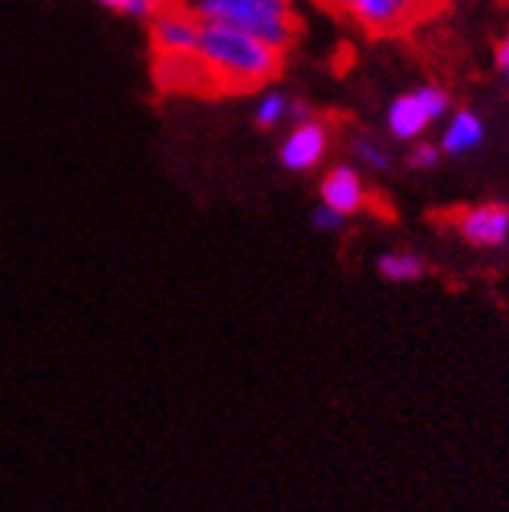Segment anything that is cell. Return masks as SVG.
Here are the masks:
<instances>
[{
	"label": "cell",
	"instance_id": "2",
	"mask_svg": "<svg viewBox=\"0 0 509 512\" xmlns=\"http://www.w3.org/2000/svg\"><path fill=\"white\" fill-rule=\"evenodd\" d=\"M194 10L203 22L232 25L278 47L282 54H288L300 32L294 0H197Z\"/></svg>",
	"mask_w": 509,
	"mask_h": 512
},
{
	"label": "cell",
	"instance_id": "6",
	"mask_svg": "<svg viewBox=\"0 0 509 512\" xmlns=\"http://www.w3.org/2000/svg\"><path fill=\"white\" fill-rule=\"evenodd\" d=\"M154 82L169 94H219L200 54H154Z\"/></svg>",
	"mask_w": 509,
	"mask_h": 512
},
{
	"label": "cell",
	"instance_id": "9",
	"mask_svg": "<svg viewBox=\"0 0 509 512\" xmlns=\"http://www.w3.org/2000/svg\"><path fill=\"white\" fill-rule=\"evenodd\" d=\"M319 197L341 216H356L369 207V188L363 182V175L347 163H338L322 175Z\"/></svg>",
	"mask_w": 509,
	"mask_h": 512
},
{
	"label": "cell",
	"instance_id": "12",
	"mask_svg": "<svg viewBox=\"0 0 509 512\" xmlns=\"http://www.w3.org/2000/svg\"><path fill=\"white\" fill-rule=\"evenodd\" d=\"M291 113V97L282 91H263L257 107H253V122L260 128H278L282 122H288Z\"/></svg>",
	"mask_w": 509,
	"mask_h": 512
},
{
	"label": "cell",
	"instance_id": "14",
	"mask_svg": "<svg viewBox=\"0 0 509 512\" xmlns=\"http://www.w3.org/2000/svg\"><path fill=\"white\" fill-rule=\"evenodd\" d=\"M100 10H107L113 16H125V19H138V22H147L160 10L163 0H94Z\"/></svg>",
	"mask_w": 509,
	"mask_h": 512
},
{
	"label": "cell",
	"instance_id": "8",
	"mask_svg": "<svg viewBox=\"0 0 509 512\" xmlns=\"http://www.w3.org/2000/svg\"><path fill=\"white\" fill-rule=\"evenodd\" d=\"M453 228L475 247H503L509 241V207L506 203H475L453 216Z\"/></svg>",
	"mask_w": 509,
	"mask_h": 512
},
{
	"label": "cell",
	"instance_id": "17",
	"mask_svg": "<svg viewBox=\"0 0 509 512\" xmlns=\"http://www.w3.org/2000/svg\"><path fill=\"white\" fill-rule=\"evenodd\" d=\"M497 69H500L503 79L509 82V29H506V35H503L500 47H497Z\"/></svg>",
	"mask_w": 509,
	"mask_h": 512
},
{
	"label": "cell",
	"instance_id": "18",
	"mask_svg": "<svg viewBox=\"0 0 509 512\" xmlns=\"http://www.w3.org/2000/svg\"><path fill=\"white\" fill-rule=\"evenodd\" d=\"M307 119H313V110H310V104H303V100H291V113H288V122H291V125H297V122H307Z\"/></svg>",
	"mask_w": 509,
	"mask_h": 512
},
{
	"label": "cell",
	"instance_id": "13",
	"mask_svg": "<svg viewBox=\"0 0 509 512\" xmlns=\"http://www.w3.org/2000/svg\"><path fill=\"white\" fill-rule=\"evenodd\" d=\"M350 150H353V157L360 160L369 172H388L394 166L391 150L381 144L378 138H372V135H356L350 141Z\"/></svg>",
	"mask_w": 509,
	"mask_h": 512
},
{
	"label": "cell",
	"instance_id": "4",
	"mask_svg": "<svg viewBox=\"0 0 509 512\" xmlns=\"http://www.w3.org/2000/svg\"><path fill=\"white\" fill-rule=\"evenodd\" d=\"M447 107H450L447 91H441L435 85L413 88V91L394 97V104L388 107V116H385L388 132L397 141L413 144L428 132L431 125L447 116Z\"/></svg>",
	"mask_w": 509,
	"mask_h": 512
},
{
	"label": "cell",
	"instance_id": "10",
	"mask_svg": "<svg viewBox=\"0 0 509 512\" xmlns=\"http://www.w3.org/2000/svg\"><path fill=\"white\" fill-rule=\"evenodd\" d=\"M481 141H485V122H481L478 113L472 110H456L441 132V150L450 153V157H466V153L478 150Z\"/></svg>",
	"mask_w": 509,
	"mask_h": 512
},
{
	"label": "cell",
	"instance_id": "3",
	"mask_svg": "<svg viewBox=\"0 0 509 512\" xmlns=\"http://www.w3.org/2000/svg\"><path fill=\"white\" fill-rule=\"evenodd\" d=\"M335 19L372 38H397L438 16L444 0H316Z\"/></svg>",
	"mask_w": 509,
	"mask_h": 512
},
{
	"label": "cell",
	"instance_id": "5",
	"mask_svg": "<svg viewBox=\"0 0 509 512\" xmlns=\"http://www.w3.org/2000/svg\"><path fill=\"white\" fill-rule=\"evenodd\" d=\"M150 22V47L154 54H197L203 19L197 10L163 0L160 10L147 19Z\"/></svg>",
	"mask_w": 509,
	"mask_h": 512
},
{
	"label": "cell",
	"instance_id": "7",
	"mask_svg": "<svg viewBox=\"0 0 509 512\" xmlns=\"http://www.w3.org/2000/svg\"><path fill=\"white\" fill-rule=\"evenodd\" d=\"M328 144H332V132L322 119H307L291 125V132L282 138V147H278V160L288 172H313L328 153Z\"/></svg>",
	"mask_w": 509,
	"mask_h": 512
},
{
	"label": "cell",
	"instance_id": "11",
	"mask_svg": "<svg viewBox=\"0 0 509 512\" xmlns=\"http://www.w3.org/2000/svg\"><path fill=\"white\" fill-rule=\"evenodd\" d=\"M378 272L381 278L403 285V281H419L425 275V263L413 250H385L378 256Z\"/></svg>",
	"mask_w": 509,
	"mask_h": 512
},
{
	"label": "cell",
	"instance_id": "15",
	"mask_svg": "<svg viewBox=\"0 0 509 512\" xmlns=\"http://www.w3.org/2000/svg\"><path fill=\"white\" fill-rule=\"evenodd\" d=\"M410 166L419 169V172H428V169H435L438 160H441V150L438 144H425V141H413V150H410Z\"/></svg>",
	"mask_w": 509,
	"mask_h": 512
},
{
	"label": "cell",
	"instance_id": "1",
	"mask_svg": "<svg viewBox=\"0 0 509 512\" xmlns=\"http://www.w3.org/2000/svg\"><path fill=\"white\" fill-rule=\"evenodd\" d=\"M197 54L210 66L219 94L263 91L285 66V54L278 47L222 22H203Z\"/></svg>",
	"mask_w": 509,
	"mask_h": 512
},
{
	"label": "cell",
	"instance_id": "16",
	"mask_svg": "<svg viewBox=\"0 0 509 512\" xmlns=\"http://www.w3.org/2000/svg\"><path fill=\"white\" fill-rule=\"evenodd\" d=\"M310 222H313L316 232H338V228L347 222V216H341L338 210H332L328 203H319V207L310 213Z\"/></svg>",
	"mask_w": 509,
	"mask_h": 512
}]
</instances>
